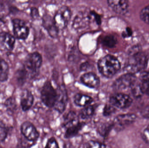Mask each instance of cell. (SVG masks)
I'll return each instance as SVG.
<instances>
[{
    "instance_id": "cb8c5ba5",
    "label": "cell",
    "mask_w": 149,
    "mask_h": 148,
    "mask_svg": "<svg viewBox=\"0 0 149 148\" xmlns=\"http://www.w3.org/2000/svg\"><path fill=\"white\" fill-rule=\"evenodd\" d=\"M116 38L112 35L106 36L102 39V44L109 48H113L115 46L116 43Z\"/></svg>"
},
{
    "instance_id": "836d02e7",
    "label": "cell",
    "mask_w": 149,
    "mask_h": 148,
    "mask_svg": "<svg viewBox=\"0 0 149 148\" xmlns=\"http://www.w3.org/2000/svg\"><path fill=\"white\" fill-rule=\"evenodd\" d=\"M88 64L87 63H82L81 64L80 66V69L81 70H86L87 68L88 67Z\"/></svg>"
},
{
    "instance_id": "6da1fadb",
    "label": "cell",
    "mask_w": 149,
    "mask_h": 148,
    "mask_svg": "<svg viewBox=\"0 0 149 148\" xmlns=\"http://www.w3.org/2000/svg\"><path fill=\"white\" fill-rule=\"evenodd\" d=\"M98 68L103 76L111 78L120 69V63L114 56L107 55L100 59L98 62Z\"/></svg>"
},
{
    "instance_id": "e0dca14e",
    "label": "cell",
    "mask_w": 149,
    "mask_h": 148,
    "mask_svg": "<svg viewBox=\"0 0 149 148\" xmlns=\"http://www.w3.org/2000/svg\"><path fill=\"white\" fill-rule=\"evenodd\" d=\"M34 97L31 92L28 90L23 91L21 98V106L24 111L29 110L34 103Z\"/></svg>"
},
{
    "instance_id": "f546056e",
    "label": "cell",
    "mask_w": 149,
    "mask_h": 148,
    "mask_svg": "<svg viewBox=\"0 0 149 148\" xmlns=\"http://www.w3.org/2000/svg\"><path fill=\"white\" fill-rule=\"evenodd\" d=\"M116 108L110 104L105 105L103 110V115L104 116H109L113 114L115 112Z\"/></svg>"
},
{
    "instance_id": "44dd1931",
    "label": "cell",
    "mask_w": 149,
    "mask_h": 148,
    "mask_svg": "<svg viewBox=\"0 0 149 148\" xmlns=\"http://www.w3.org/2000/svg\"><path fill=\"white\" fill-rule=\"evenodd\" d=\"M9 67L7 62L0 56V81H7L8 77Z\"/></svg>"
},
{
    "instance_id": "1f68e13d",
    "label": "cell",
    "mask_w": 149,
    "mask_h": 148,
    "mask_svg": "<svg viewBox=\"0 0 149 148\" xmlns=\"http://www.w3.org/2000/svg\"><path fill=\"white\" fill-rule=\"evenodd\" d=\"M142 135L143 140L149 144V125L143 130Z\"/></svg>"
},
{
    "instance_id": "8fae6325",
    "label": "cell",
    "mask_w": 149,
    "mask_h": 148,
    "mask_svg": "<svg viewBox=\"0 0 149 148\" xmlns=\"http://www.w3.org/2000/svg\"><path fill=\"white\" fill-rule=\"evenodd\" d=\"M136 116L134 114H124L119 115L114 119L113 127L117 129H121L126 126L133 123L136 120Z\"/></svg>"
},
{
    "instance_id": "ffe728a7",
    "label": "cell",
    "mask_w": 149,
    "mask_h": 148,
    "mask_svg": "<svg viewBox=\"0 0 149 148\" xmlns=\"http://www.w3.org/2000/svg\"><path fill=\"white\" fill-rule=\"evenodd\" d=\"M85 125V123L80 122L78 124L66 129L65 133V137L67 139H70L76 136Z\"/></svg>"
},
{
    "instance_id": "ba28073f",
    "label": "cell",
    "mask_w": 149,
    "mask_h": 148,
    "mask_svg": "<svg viewBox=\"0 0 149 148\" xmlns=\"http://www.w3.org/2000/svg\"><path fill=\"white\" fill-rule=\"evenodd\" d=\"M136 83L134 74L128 73L120 76L113 84V87L117 90H123L132 87Z\"/></svg>"
},
{
    "instance_id": "277c9868",
    "label": "cell",
    "mask_w": 149,
    "mask_h": 148,
    "mask_svg": "<svg viewBox=\"0 0 149 148\" xmlns=\"http://www.w3.org/2000/svg\"><path fill=\"white\" fill-rule=\"evenodd\" d=\"M72 16L71 10L69 7L63 6L57 11L53 20L58 30L66 28Z\"/></svg>"
},
{
    "instance_id": "e575fe53",
    "label": "cell",
    "mask_w": 149,
    "mask_h": 148,
    "mask_svg": "<svg viewBox=\"0 0 149 148\" xmlns=\"http://www.w3.org/2000/svg\"><path fill=\"white\" fill-rule=\"evenodd\" d=\"M130 29L129 28L126 31H125V33L123 34V35L124 36V37H126L127 36L129 35H131V34H132V32L130 30Z\"/></svg>"
},
{
    "instance_id": "4dcf8cb0",
    "label": "cell",
    "mask_w": 149,
    "mask_h": 148,
    "mask_svg": "<svg viewBox=\"0 0 149 148\" xmlns=\"http://www.w3.org/2000/svg\"><path fill=\"white\" fill-rule=\"evenodd\" d=\"M44 148H59L57 142L54 137H52L48 140Z\"/></svg>"
},
{
    "instance_id": "9a60e30c",
    "label": "cell",
    "mask_w": 149,
    "mask_h": 148,
    "mask_svg": "<svg viewBox=\"0 0 149 148\" xmlns=\"http://www.w3.org/2000/svg\"><path fill=\"white\" fill-rule=\"evenodd\" d=\"M43 26L51 37L56 38L58 36L59 30L54 22L53 18L51 16L45 14L43 17Z\"/></svg>"
},
{
    "instance_id": "8992f818",
    "label": "cell",
    "mask_w": 149,
    "mask_h": 148,
    "mask_svg": "<svg viewBox=\"0 0 149 148\" xmlns=\"http://www.w3.org/2000/svg\"><path fill=\"white\" fill-rule=\"evenodd\" d=\"M96 12L90 10L88 13H81L78 14L74 18L73 26L76 29H81L87 27L92 21L96 23Z\"/></svg>"
},
{
    "instance_id": "5bb4252c",
    "label": "cell",
    "mask_w": 149,
    "mask_h": 148,
    "mask_svg": "<svg viewBox=\"0 0 149 148\" xmlns=\"http://www.w3.org/2000/svg\"><path fill=\"white\" fill-rule=\"evenodd\" d=\"M107 3L115 12L119 14H125L128 10V1L126 0H109Z\"/></svg>"
},
{
    "instance_id": "52a82bcc",
    "label": "cell",
    "mask_w": 149,
    "mask_h": 148,
    "mask_svg": "<svg viewBox=\"0 0 149 148\" xmlns=\"http://www.w3.org/2000/svg\"><path fill=\"white\" fill-rule=\"evenodd\" d=\"M133 103V100L128 95L117 93L110 96L109 103L115 108L125 109L129 107Z\"/></svg>"
},
{
    "instance_id": "8d00e7d4",
    "label": "cell",
    "mask_w": 149,
    "mask_h": 148,
    "mask_svg": "<svg viewBox=\"0 0 149 148\" xmlns=\"http://www.w3.org/2000/svg\"><path fill=\"white\" fill-rule=\"evenodd\" d=\"M0 148H2L1 147H0Z\"/></svg>"
},
{
    "instance_id": "f1b7e54d",
    "label": "cell",
    "mask_w": 149,
    "mask_h": 148,
    "mask_svg": "<svg viewBox=\"0 0 149 148\" xmlns=\"http://www.w3.org/2000/svg\"><path fill=\"white\" fill-rule=\"evenodd\" d=\"M5 106L7 109L10 111H14L17 107L16 103L14 98L10 97L6 100Z\"/></svg>"
},
{
    "instance_id": "83f0119b",
    "label": "cell",
    "mask_w": 149,
    "mask_h": 148,
    "mask_svg": "<svg viewBox=\"0 0 149 148\" xmlns=\"http://www.w3.org/2000/svg\"><path fill=\"white\" fill-rule=\"evenodd\" d=\"M113 127V124H103L99 128V134L103 137H106L109 133L110 129Z\"/></svg>"
},
{
    "instance_id": "d6a6232c",
    "label": "cell",
    "mask_w": 149,
    "mask_h": 148,
    "mask_svg": "<svg viewBox=\"0 0 149 148\" xmlns=\"http://www.w3.org/2000/svg\"><path fill=\"white\" fill-rule=\"evenodd\" d=\"M31 15L33 18H36L39 16V13L37 9L33 8L31 9Z\"/></svg>"
},
{
    "instance_id": "ac0fdd59",
    "label": "cell",
    "mask_w": 149,
    "mask_h": 148,
    "mask_svg": "<svg viewBox=\"0 0 149 148\" xmlns=\"http://www.w3.org/2000/svg\"><path fill=\"white\" fill-rule=\"evenodd\" d=\"M79 122V116L74 111H70L64 117L63 127L66 129L78 124Z\"/></svg>"
},
{
    "instance_id": "3957f363",
    "label": "cell",
    "mask_w": 149,
    "mask_h": 148,
    "mask_svg": "<svg viewBox=\"0 0 149 148\" xmlns=\"http://www.w3.org/2000/svg\"><path fill=\"white\" fill-rule=\"evenodd\" d=\"M148 58L146 55L142 52H136L133 54L129 60L127 68L129 73L141 72L147 67Z\"/></svg>"
},
{
    "instance_id": "2e32d148",
    "label": "cell",
    "mask_w": 149,
    "mask_h": 148,
    "mask_svg": "<svg viewBox=\"0 0 149 148\" xmlns=\"http://www.w3.org/2000/svg\"><path fill=\"white\" fill-rule=\"evenodd\" d=\"M0 43L3 47L8 51L13 50L15 43V36L6 32L0 33Z\"/></svg>"
},
{
    "instance_id": "7c38bea8",
    "label": "cell",
    "mask_w": 149,
    "mask_h": 148,
    "mask_svg": "<svg viewBox=\"0 0 149 148\" xmlns=\"http://www.w3.org/2000/svg\"><path fill=\"white\" fill-rule=\"evenodd\" d=\"M58 98L54 108L58 113L62 114L65 110L68 101V95L65 88L60 86L58 88Z\"/></svg>"
},
{
    "instance_id": "4fadbf2b",
    "label": "cell",
    "mask_w": 149,
    "mask_h": 148,
    "mask_svg": "<svg viewBox=\"0 0 149 148\" xmlns=\"http://www.w3.org/2000/svg\"><path fill=\"white\" fill-rule=\"evenodd\" d=\"M81 82L88 87L96 89L100 85V79L94 73L89 72L82 75L80 77Z\"/></svg>"
},
{
    "instance_id": "603a6c76",
    "label": "cell",
    "mask_w": 149,
    "mask_h": 148,
    "mask_svg": "<svg viewBox=\"0 0 149 148\" xmlns=\"http://www.w3.org/2000/svg\"><path fill=\"white\" fill-rule=\"evenodd\" d=\"M141 89L143 94H146L149 96V72L143 73L141 76Z\"/></svg>"
},
{
    "instance_id": "7a4b0ae2",
    "label": "cell",
    "mask_w": 149,
    "mask_h": 148,
    "mask_svg": "<svg viewBox=\"0 0 149 148\" xmlns=\"http://www.w3.org/2000/svg\"><path fill=\"white\" fill-rule=\"evenodd\" d=\"M58 91L49 81L45 83L41 91V99L45 106L49 108H54L57 101Z\"/></svg>"
},
{
    "instance_id": "d4e9b609",
    "label": "cell",
    "mask_w": 149,
    "mask_h": 148,
    "mask_svg": "<svg viewBox=\"0 0 149 148\" xmlns=\"http://www.w3.org/2000/svg\"><path fill=\"white\" fill-rule=\"evenodd\" d=\"M8 129L6 125L0 121V141H3L8 136Z\"/></svg>"
},
{
    "instance_id": "9c48e42d",
    "label": "cell",
    "mask_w": 149,
    "mask_h": 148,
    "mask_svg": "<svg viewBox=\"0 0 149 148\" xmlns=\"http://www.w3.org/2000/svg\"><path fill=\"white\" fill-rule=\"evenodd\" d=\"M12 22L15 37L19 40L27 39L29 34L30 30L25 22L19 19H13Z\"/></svg>"
},
{
    "instance_id": "4316f807",
    "label": "cell",
    "mask_w": 149,
    "mask_h": 148,
    "mask_svg": "<svg viewBox=\"0 0 149 148\" xmlns=\"http://www.w3.org/2000/svg\"><path fill=\"white\" fill-rule=\"evenodd\" d=\"M86 148H107L105 144L97 141L90 140L86 144Z\"/></svg>"
},
{
    "instance_id": "d590c367",
    "label": "cell",
    "mask_w": 149,
    "mask_h": 148,
    "mask_svg": "<svg viewBox=\"0 0 149 148\" xmlns=\"http://www.w3.org/2000/svg\"><path fill=\"white\" fill-rule=\"evenodd\" d=\"M143 115L146 117L149 118V107L146 108V109L144 110V112H143Z\"/></svg>"
},
{
    "instance_id": "484cf974",
    "label": "cell",
    "mask_w": 149,
    "mask_h": 148,
    "mask_svg": "<svg viewBox=\"0 0 149 148\" xmlns=\"http://www.w3.org/2000/svg\"><path fill=\"white\" fill-rule=\"evenodd\" d=\"M140 18L145 23L149 25V5L142 9L140 12Z\"/></svg>"
},
{
    "instance_id": "5b68a950",
    "label": "cell",
    "mask_w": 149,
    "mask_h": 148,
    "mask_svg": "<svg viewBox=\"0 0 149 148\" xmlns=\"http://www.w3.org/2000/svg\"><path fill=\"white\" fill-rule=\"evenodd\" d=\"M42 63V58L38 52H34L28 55L24 63V68L28 74H33L36 73L41 67Z\"/></svg>"
},
{
    "instance_id": "d6986e66",
    "label": "cell",
    "mask_w": 149,
    "mask_h": 148,
    "mask_svg": "<svg viewBox=\"0 0 149 148\" xmlns=\"http://www.w3.org/2000/svg\"><path fill=\"white\" fill-rule=\"evenodd\" d=\"M73 101L74 104L79 107H85L91 105L93 99L89 96L83 94H77L74 95Z\"/></svg>"
},
{
    "instance_id": "7402d4cb",
    "label": "cell",
    "mask_w": 149,
    "mask_h": 148,
    "mask_svg": "<svg viewBox=\"0 0 149 148\" xmlns=\"http://www.w3.org/2000/svg\"><path fill=\"white\" fill-rule=\"evenodd\" d=\"M95 108L93 105H89L84 107L80 112L79 116L82 119H87L94 114Z\"/></svg>"
},
{
    "instance_id": "30bf717a",
    "label": "cell",
    "mask_w": 149,
    "mask_h": 148,
    "mask_svg": "<svg viewBox=\"0 0 149 148\" xmlns=\"http://www.w3.org/2000/svg\"><path fill=\"white\" fill-rule=\"evenodd\" d=\"M21 130L23 135L29 141H36L39 138V133L30 122H24L21 125Z\"/></svg>"
}]
</instances>
